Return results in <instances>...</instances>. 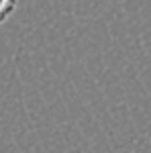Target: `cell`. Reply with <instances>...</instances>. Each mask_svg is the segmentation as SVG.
I'll return each mask as SVG.
<instances>
[{"mask_svg":"<svg viewBox=\"0 0 151 153\" xmlns=\"http://www.w3.org/2000/svg\"><path fill=\"white\" fill-rule=\"evenodd\" d=\"M16 4L19 0H0V25L12 16V12L16 10Z\"/></svg>","mask_w":151,"mask_h":153,"instance_id":"6da1fadb","label":"cell"}]
</instances>
